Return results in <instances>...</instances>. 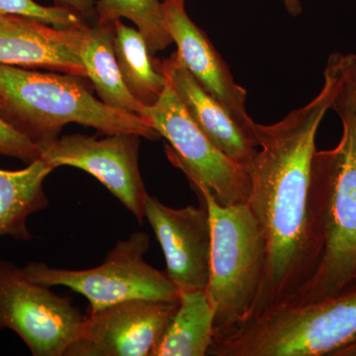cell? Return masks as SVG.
Segmentation results:
<instances>
[{
	"label": "cell",
	"mask_w": 356,
	"mask_h": 356,
	"mask_svg": "<svg viewBox=\"0 0 356 356\" xmlns=\"http://www.w3.org/2000/svg\"><path fill=\"white\" fill-rule=\"evenodd\" d=\"M337 89V67L330 56L324 84L313 100L275 123H255L261 149L248 166L247 203L264 234L266 266L248 321L289 304L317 270L324 241L313 161L316 136Z\"/></svg>",
	"instance_id": "cell-1"
},
{
	"label": "cell",
	"mask_w": 356,
	"mask_h": 356,
	"mask_svg": "<svg viewBox=\"0 0 356 356\" xmlns=\"http://www.w3.org/2000/svg\"><path fill=\"white\" fill-rule=\"evenodd\" d=\"M332 56L337 89L331 109L339 115L343 133L336 147L314 156V191L324 241L322 257L313 277L287 305L332 296L356 276V55Z\"/></svg>",
	"instance_id": "cell-2"
},
{
	"label": "cell",
	"mask_w": 356,
	"mask_h": 356,
	"mask_svg": "<svg viewBox=\"0 0 356 356\" xmlns=\"http://www.w3.org/2000/svg\"><path fill=\"white\" fill-rule=\"evenodd\" d=\"M79 79L0 65V115L40 149L57 139L69 123L106 135L128 133L159 139V134L142 117L98 100Z\"/></svg>",
	"instance_id": "cell-3"
},
{
	"label": "cell",
	"mask_w": 356,
	"mask_h": 356,
	"mask_svg": "<svg viewBox=\"0 0 356 356\" xmlns=\"http://www.w3.org/2000/svg\"><path fill=\"white\" fill-rule=\"evenodd\" d=\"M356 337V276L339 292L274 308L217 339L211 356H332Z\"/></svg>",
	"instance_id": "cell-4"
},
{
	"label": "cell",
	"mask_w": 356,
	"mask_h": 356,
	"mask_svg": "<svg viewBox=\"0 0 356 356\" xmlns=\"http://www.w3.org/2000/svg\"><path fill=\"white\" fill-rule=\"evenodd\" d=\"M191 187L209 212L211 261L206 293L215 307V341L250 318L266 274V241L247 202L221 205L206 187Z\"/></svg>",
	"instance_id": "cell-5"
},
{
	"label": "cell",
	"mask_w": 356,
	"mask_h": 356,
	"mask_svg": "<svg viewBox=\"0 0 356 356\" xmlns=\"http://www.w3.org/2000/svg\"><path fill=\"white\" fill-rule=\"evenodd\" d=\"M149 248V235L135 232L117 242L103 264L95 268L72 270L30 262L22 270L39 284L60 285L83 295L88 300L90 312L130 299L179 298V291L168 274L145 261Z\"/></svg>",
	"instance_id": "cell-6"
},
{
	"label": "cell",
	"mask_w": 356,
	"mask_h": 356,
	"mask_svg": "<svg viewBox=\"0 0 356 356\" xmlns=\"http://www.w3.org/2000/svg\"><path fill=\"white\" fill-rule=\"evenodd\" d=\"M140 117L168 140V158L184 172L191 186L206 187L221 205L247 202L250 191L248 168L229 159L204 135L172 84L168 81L158 102L144 106Z\"/></svg>",
	"instance_id": "cell-7"
},
{
	"label": "cell",
	"mask_w": 356,
	"mask_h": 356,
	"mask_svg": "<svg viewBox=\"0 0 356 356\" xmlns=\"http://www.w3.org/2000/svg\"><path fill=\"white\" fill-rule=\"evenodd\" d=\"M86 317L67 296L34 282L22 268L0 261V330H11L34 356H65Z\"/></svg>",
	"instance_id": "cell-8"
},
{
	"label": "cell",
	"mask_w": 356,
	"mask_h": 356,
	"mask_svg": "<svg viewBox=\"0 0 356 356\" xmlns=\"http://www.w3.org/2000/svg\"><path fill=\"white\" fill-rule=\"evenodd\" d=\"M140 138L128 133L100 140L81 134L64 136L42 147L40 159L53 170L69 165L93 175L143 224L149 194L139 168Z\"/></svg>",
	"instance_id": "cell-9"
},
{
	"label": "cell",
	"mask_w": 356,
	"mask_h": 356,
	"mask_svg": "<svg viewBox=\"0 0 356 356\" xmlns=\"http://www.w3.org/2000/svg\"><path fill=\"white\" fill-rule=\"evenodd\" d=\"M179 298L130 299L89 312L65 356H153Z\"/></svg>",
	"instance_id": "cell-10"
},
{
	"label": "cell",
	"mask_w": 356,
	"mask_h": 356,
	"mask_svg": "<svg viewBox=\"0 0 356 356\" xmlns=\"http://www.w3.org/2000/svg\"><path fill=\"white\" fill-rule=\"evenodd\" d=\"M199 200V207L175 209L149 195L145 204V216L165 254V273L179 293L206 290L209 283L210 217Z\"/></svg>",
	"instance_id": "cell-11"
},
{
	"label": "cell",
	"mask_w": 356,
	"mask_h": 356,
	"mask_svg": "<svg viewBox=\"0 0 356 356\" xmlns=\"http://www.w3.org/2000/svg\"><path fill=\"white\" fill-rule=\"evenodd\" d=\"M165 27L177 46V56L199 86L214 97L252 137L257 138L255 122L247 110V90L234 79L206 33L185 13L184 4L165 0Z\"/></svg>",
	"instance_id": "cell-12"
},
{
	"label": "cell",
	"mask_w": 356,
	"mask_h": 356,
	"mask_svg": "<svg viewBox=\"0 0 356 356\" xmlns=\"http://www.w3.org/2000/svg\"><path fill=\"white\" fill-rule=\"evenodd\" d=\"M86 25L58 29L23 16L0 17V65L54 70L88 79L81 57Z\"/></svg>",
	"instance_id": "cell-13"
},
{
	"label": "cell",
	"mask_w": 356,
	"mask_h": 356,
	"mask_svg": "<svg viewBox=\"0 0 356 356\" xmlns=\"http://www.w3.org/2000/svg\"><path fill=\"white\" fill-rule=\"evenodd\" d=\"M161 72L187 113L213 145L245 168L259 151V140L247 132L195 81L177 51L161 63Z\"/></svg>",
	"instance_id": "cell-14"
},
{
	"label": "cell",
	"mask_w": 356,
	"mask_h": 356,
	"mask_svg": "<svg viewBox=\"0 0 356 356\" xmlns=\"http://www.w3.org/2000/svg\"><path fill=\"white\" fill-rule=\"evenodd\" d=\"M53 170L41 159L23 170H0V236L32 240L27 220L48 207L43 182Z\"/></svg>",
	"instance_id": "cell-15"
},
{
	"label": "cell",
	"mask_w": 356,
	"mask_h": 356,
	"mask_svg": "<svg viewBox=\"0 0 356 356\" xmlns=\"http://www.w3.org/2000/svg\"><path fill=\"white\" fill-rule=\"evenodd\" d=\"M81 57L100 100L110 107L140 117L144 105L126 88L114 51V24L86 26Z\"/></svg>",
	"instance_id": "cell-16"
},
{
	"label": "cell",
	"mask_w": 356,
	"mask_h": 356,
	"mask_svg": "<svg viewBox=\"0 0 356 356\" xmlns=\"http://www.w3.org/2000/svg\"><path fill=\"white\" fill-rule=\"evenodd\" d=\"M215 307L206 290L179 293V306L153 356H205L214 343Z\"/></svg>",
	"instance_id": "cell-17"
},
{
	"label": "cell",
	"mask_w": 356,
	"mask_h": 356,
	"mask_svg": "<svg viewBox=\"0 0 356 356\" xmlns=\"http://www.w3.org/2000/svg\"><path fill=\"white\" fill-rule=\"evenodd\" d=\"M114 51L122 79L131 95L144 106L156 104L165 90L161 63L152 57L146 40L135 28L114 22Z\"/></svg>",
	"instance_id": "cell-18"
},
{
	"label": "cell",
	"mask_w": 356,
	"mask_h": 356,
	"mask_svg": "<svg viewBox=\"0 0 356 356\" xmlns=\"http://www.w3.org/2000/svg\"><path fill=\"white\" fill-rule=\"evenodd\" d=\"M95 10L99 24H114L122 17L132 21L153 55L173 43L165 27L163 2L159 0H97Z\"/></svg>",
	"instance_id": "cell-19"
},
{
	"label": "cell",
	"mask_w": 356,
	"mask_h": 356,
	"mask_svg": "<svg viewBox=\"0 0 356 356\" xmlns=\"http://www.w3.org/2000/svg\"><path fill=\"white\" fill-rule=\"evenodd\" d=\"M6 15L33 18L58 29H70L86 25L83 18L67 7L44 6L35 0H0V17Z\"/></svg>",
	"instance_id": "cell-20"
},
{
	"label": "cell",
	"mask_w": 356,
	"mask_h": 356,
	"mask_svg": "<svg viewBox=\"0 0 356 356\" xmlns=\"http://www.w3.org/2000/svg\"><path fill=\"white\" fill-rule=\"evenodd\" d=\"M0 154L31 163L41 158V149L0 115Z\"/></svg>",
	"instance_id": "cell-21"
},
{
	"label": "cell",
	"mask_w": 356,
	"mask_h": 356,
	"mask_svg": "<svg viewBox=\"0 0 356 356\" xmlns=\"http://www.w3.org/2000/svg\"><path fill=\"white\" fill-rule=\"evenodd\" d=\"M56 1L58 2V6L67 7L76 11L83 19L97 17L95 0H56Z\"/></svg>",
	"instance_id": "cell-22"
},
{
	"label": "cell",
	"mask_w": 356,
	"mask_h": 356,
	"mask_svg": "<svg viewBox=\"0 0 356 356\" xmlns=\"http://www.w3.org/2000/svg\"><path fill=\"white\" fill-rule=\"evenodd\" d=\"M283 6L290 15L297 17L303 11L301 0H282Z\"/></svg>",
	"instance_id": "cell-23"
},
{
	"label": "cell",
	"mask_w": 356,
	"mask_h": 356,
	"mask_svg": "<svg viewBox=\"0 0 356 356\" xmlns=\"http://www.w3.org/2000/svg\"><path fill=\"white\" fill-rule=\"evenodd\" d=\"M332 356H356V337L341 350L336 351Z\"/></svg>",
	"instance_id": "cell-24"
},
{
	"label": "cell",
	"mask_w": 356,
	"mask_h": 356,
	"mask_svg": "<svg viewBox=\"0 0 356 356\" xmlns=\"http://www.w3.org/2000/svg\"><path fill=\"white\" fill-rule=\"evenodd\" d=\"M163 1H165V0H163ZM172 1L177 2V3L185 4V2H186L187 0H172Z\"/></svg>",
	"instance_id": "cell-25"
}]
</instances>
